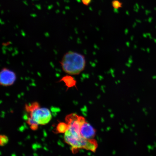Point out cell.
Masks as SVG:
<instances>
[{"label": "cell", "mask_w": 156, "mask_h": 156, "mask_svg": "<svg viewBox=\"0 0 156 156\" xmlns=\"http://www.w3.org/2000/svg\"><path fill=\"white\" fill-rule=\"evenodd\" d=\"M63 71L68 75H79L86 66L84 56L78 52L69 51L64 54L60 62Z\"/></svg>", "instance_id": "obj_1"}, {"label": "cell", "mask_w": 156, "mask_h": 156, "mask_svg": "<svg viewBox=\"0 0 156 156\" xmlns=\"http://www.w3.org/2000/svg\"><path fill=\"white\" fill-rule=\"evenodd\" d=\"M64 140L66 143L71 146L73 151L80 149H84L95 152L98 146L97 142L94 139L87 140L83 137L77 138L72 135L67 130L64 133Z\"/></svg>", "instance_id": "obj_2"}, {"label": "cell", "mask_w": 156, "mask_h": 156, "mask_svg": "<svg viewBox=\"0 0 156 156\" xmlns=\"http://www.w3.org/2000/svg\"><path fill=\"white\" fill-rule=\"evenodd\" d=\"M65 120L68 125L67 130L70 133L76 138L82 137L80 131L82 125L86 121L85 118L73 113L67 116Z\"/></svg>", "instance_id": "obj_3"}, {"label": "cell", "mask_w": 156, "mask_h": 156, "mask_svg": "<svg viewBox=\"0 0 156 156\" xmlns=\"http://www.w3.org/2000/svg\"><path fill=\"white\" fill-rule=\"evenodd\" d=\"M30 117L38 125L48 123L52 119L50 111L47 108H40V106L30 112Z\"/></svg>", "instance_id": "obj_4"}, {"label": "cell", "mask_w": 156, "mask_h": 156, "mask_svg": "<svg viewBox=\"0 0 156 156\" xmlns=\"http://www.w3.org/2000/svg\"><path fill=\"white\" fill-rule=\"evenodd\" d=\"M17 79L16 74L7 68H3L0 73V84L3 87L11 86L14 84Z\"/></svg>", "instance_id": "obj_5"}, {"label": "cell", "mask_w": 156, "mask_h": 156, "mask_svg": "<svg viewBox=\"0 0 156 156\" xmlns=\"http://www.w3.org/2000/svg\"><path fill=\"white\" fill-rule=\"evenodd\" d=\"M80 135L82 137L87 140L94 139L96 131L91 125L85 122L82 125L80 129Z\"/></svg>", "instance_id": "obj_6"}, {"label": "cell", "mask_w": 156, "mask_h": 156, "mask_svg": "<svg viewBox=\"0 0 156 156\" xmlns=\"http://www.w3.org/2000/svg\"><path fill=\"white\" fill-rule=\"evenodd\" d=\"M60 82L63 81L65 83V85L67 87L68 90L69 88L76 87V81L71 75H67L62 78Z\"/></svg>", "instance_id": "obj_7"}, {"label": "cell", "mask_w": 156, "mask_h": 156, "mask_svg": "<svg viewBox=\"0 0 156 156\" xmlns=\"http://www.w3.org/2000/svg\"><path fill=\"white\" fill-rule=\"evenodd\" d=\"M68 129V124L66 123L61 122L58 124L55 130L57 133H65Z\"/></svg>", "instance_id": "obj_8"}, {"label": "cell", "mask_w": 156, "mask_h": 156, "mask_svg": "<svg viewBox=\"0 0 156 156\" xmlns=\"http://www.w3.org/2000/svg\"><path fill=\"white\" fill-rule=\"evenodd\" d=\"M112 4L113 7L115 9H119L122 7V4L119 0H113Z\"/></svg>", "instance_id": "obj_9"}, {"label": "cell", "mask_w": 156, "mask_h": 156, "mask_svg": "<svg viewBox=\"0 0 156 156\" xmlns=\"http://www.w3.org/2000/svg\"><path fill=\"white\" fill-rule=\"evenodd\" d=\"M9 141L8 138L4 135L0 136V145L1 146H4L7 144Z\"/></svg>", "instance_id": "obj_10"}, {"label": "cell", "mask_w": 156, "mask_h": 156, "mask_svg": "<svg viewBox=\"0 0 156 156\" xmlns=\"http://www.w3.org/2000/svg\"><path fill=\"white\" fill-rule=\"evenodd\" d=\"M83 4L86 6L89 5L91 2V0H81Z\"/></svg>", "instance_id": "obj_11"}]
</instances>
